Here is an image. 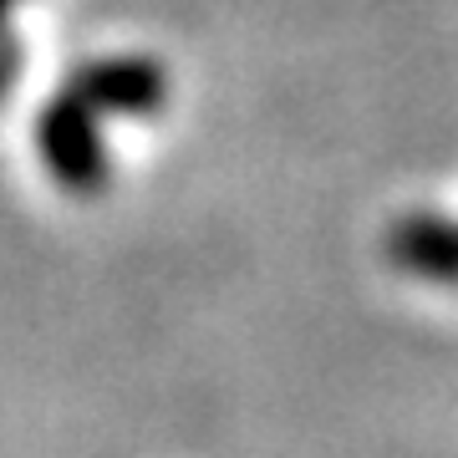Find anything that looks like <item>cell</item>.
Returning <instances> with one entry per match:
<instances>
[{
  "mask_svg": "<svg viewBox=\"0 0 458 458\" xmlns=\"http://www.w3.org/2000/svg\"><path fill=\"white\" fill-rule=\"evenodd\" d=\"M16 66H21V47L0 31V98L11 92V82H16Z\"/></svg>",
  "mask_w": 458,
  "mask_h": 458,
  "instance_id": "obj_4",
  "label": "cell"
},
{
  "mask_svg": "<svg viewBox=\"0 0 458 458\" xmlns=\"http://www.w3.org/2000/svg\"><path fill=\"white\" fill-rule=\"evenodd\" d=\"M36 153H41V164H47L51 179L62 183V189H72V194H92V189H102L107 174H113L98 113H92L77 92H66V87L41 107Z\"/></svg>",
  "mask_w": 458,
  "mask_h": 458,
  "instance_id": "obj_1",
  "label": "cell"
},
{
  "mask_svg": "<svg viewBox=\"0 0 458 458\" xmlns=\"http://www.w3.org/2000/svg\"><path fill=\"white\" fill-rule=\"evenodd\" d=\"M16 5H21V0H0V31H5V16H11Z\"/></svg>",
  "mask_w": 458,
  "mask_h": 458,
  "instance_id": "obj_5",
  "label": "cell"
},
{
  "mask_svg": "<svg viewBox=\"0 0 458 458\" xmlns=\"http://www.w3.org/2000/svg\"><path fill=\"white\" fill-rule=\"evenodd\" d=\"M382 245H387V260H393L397 270L458 291V219L428 214V209L403 214V219L387 229Z\"/></svg>",
  "mask_w": 458,
  "mask_h": 458,
  "instance_id": "obj_3",
  "label": "cell"
},
{
  "mask_svg": "<svg viewBox=\"0 0 458 458\" xmlns=\"http://www.w3.org/2000/svg\"><path fill=\"white\" fill-rule=\"evenodd\" d=\"M66 92H77L98 117H153L168 102V72L148 56H102L66 77Z\"/></svg>",
  "mask_w": 458,
  "mask_h": 458,
  "instance_id": "obj_2",
  "label": "cell"
}]
</instances>
